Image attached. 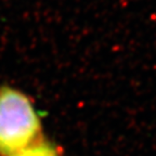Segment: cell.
Here are the masks:
<instances>
[{
	"label": "cell",
	"instance_id": "obj_2",
	"mask_svg": "<svg viewBox=\"0 0 156 156\" xmlns=\"http://www.w3.org/2000/svg\"><path fill=\"white\" fill-rule=\"evenodd\" d=\"M13 156H58V153L51 143L44 140H38Z\"/></svg>",
	"mask_w": 156,
	"mask_h": 156
},
{
	"label": "cell",
	"instance_id": "obj_1",
	"mask_svg": "<svg viewBox=\"0 0 156 156\" xmlns=\"http://www.w3.org/2000/svg\"><path fill=\"white\" fill-rule=\"evenodd\" d=\"M40 119L29 98L12 87L0 88V156H13L38 141Z\"/></svg>",
	"mask_w": 156,
	"mask_h": 156
}]
</instances>
